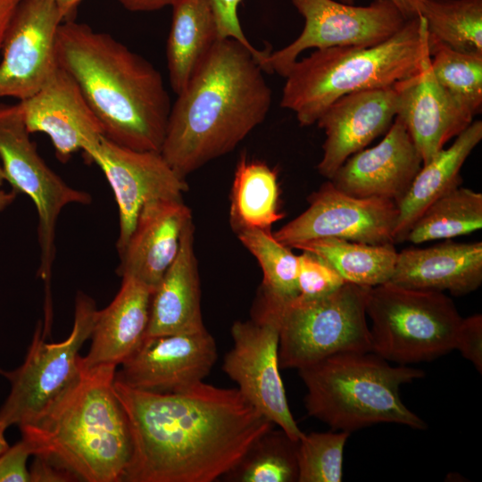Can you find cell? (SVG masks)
I'll return each mask as SVG.
<instances>
[{"instance_id":"cell-1","label":"cell","mask_w":482,"mask_h":482,"mask_svg":"<svg viewBox=\"0 0 482 482\" xmlns=\"http://www.w3.org/2000/svg\"><path fill=\"white\" fill-rule=\"evenodd\" d=\"M113 385L131 439L125 482L215 481L275 426L237 388L203 381L160 394Z\"/></svg>"},{"instance_id":"cell-2","label":"cell","mask_w":482,"mask_h":482,"mask_svg":"<svg viewBox=\"0 0 482 482\" xmlns=\"http://www.w3.org/2000/svg\"><path fill=\"white\" fill-rule=\"evenodd\" d=\"M267 55L219 39L177 94L160 153L181 178L234 150L265 120L272 102L262 68Z\"/></svg>"},{"instance_id":"cell-3","label":"cell","mask_w":482,"mask_h":482,"mask_svg":"<svg viewBox=\"0 0 482 482\" xmlns=\"http://www.w3.org/2000/svg\"><path fill=\"white\" fill-rule=\"evenodd\" d=\"M58 64L75 80L104 136L134 150L161 152L170 100L159 71L112 35L63 21Z\"/></svg>"},{"instance_id":"cell-4","label":"cell","mask_w":482,"mask_h":482,"mask_svg":"<svg viewBox=\"0 0 482 482\" xmlns=\"http://www.w3.org/2000/svg\"><path fill=\"white\" fill-rule=\"evenodd\" d=\"M117 366H81L75 379L30 424L21 427L33 455L86 482H121L129 462L127 416L114 390Z\"/></svg>"},{"instance_id":"cell-5","label":"cell","mask_w":482,"mask_h":482,"mask_svg":"<svg viewBox=\"0 0 482 482\" xmlns=\"http://www.w3.org/2000/svg\"><path fill=\"white\" fill-rule=\"evenodd\" d=\"M430 57L426 22L408 19L391 37L372 46L316 49L297 60L285 76L280 106L311 126L343 96L392 87L418 73Z\"/></svg>"},{"instance_id":"cell-6","label":"cell","mask_w":482,"mask_h":482,"mask_svg":"<svg viewBox=\"0 0 482 482\" xmlns=\"http://www.w3.org/2000/svg\"><path fill=\"white\" fill-rule=\"evenodd\" d=\"M298 372L307 390L308 415L333 430L351 433L378 423L427 428L400 397L403 384L424 377L420 369L392 366L373 352H349L326 357Z\"/></svg>"},{"instance_id":"cell-7","label":"cell","mask_w":482,"mask_h":482,"mask_svg":"<svg viewBox=\"0 0 482 482\" xmlns=\"http://www.w3.org/2000/svg\"><path fill=\"white\" fill-rule=\"evenodd\" d=\"M368 287L345 283L316 299L283 301L260 291L256 302L277 320L280 369H300L333 354L371 352Z\"/></svg>"},{"instance_id":"cell-8","label":"cell","mask_w":482,"mask_h":482,"mask_svg":"<svg viewBox=\"0 0 482 482\" xmlns=\"http://www.w3.org/2000/svg\"><path fill=\"white\" fill-rule=\"evenodd\" d=\"M371 352L401 365L430 361L454 349L461 317L444 293L390 281L369 288Z\"/></svg>"},{"instance_id":"cell-9","label":"cell","mask_w":482,"mask_h":482,"mask_svg":"<svg viewBox=\"0 0 482 482\" xmlns=\"http://www.w3.org/2000/svg\"><path fill=\"white\" fill-rule=\"evenodd\" d=\"M96 312V302L78 293L69 337L59 343H46L38 322L24 362L12 371L0 370L11 383L0 409V421L7 428L32 423L79 375V350L91 336Z\"/></svg>"},{"instance_id":"cell-10","label":"cell","mask_w":482,"mask_h":482,"mask_svg":"<svg viewBox=\"0 0 482 482\" xmlns=\"http://www.w3.org/2000/svg\"><path fill=\"white\" fill-rule=\"evenodd\" d=\"M29 135L18 104H0V163L12 190L27 195L37 209L38 273L46 285V302H51L49 286L58 217L69 204H88L91 196L69 186L46 163Z\"/></svg>"},{"instance_id":"cell-11","label":"cell","mask_w":482,"mask_h":482,"mask_svg":"<svg viewBox=\"0 0 482 482\" xmlns=\"http://www.w3.org/2000/svg\"><path fill=\"white\" fill-rule=\"evenodd\" d=\"M303 17L301 34L289 45L270 52L264 72L285 77L302 52L334 46L367 47L395 35L408 19L390 0L356 6L334 0H291Z\"/></svg>"},{"instance_id":"cell-12","label":"cell","mask_w":482,"mask_h":482,"mask_svg":"<svg viewBox=\"0 0 482 482\" xmlns=\"http://www.w3.org/2000/svg\"><path fill=\"white\" fill-rule=\"evenodd\" d=\"M230 331L233 346L224 357L223 371L249 403L298 441L304 433L289 409L279 373L276 318L255 303L252 318L235 321Z\"/></svg>"},{"instance_id":"cell-13","label":"cell","mask_w":482,"mask_h":482,"mask_svg":"<svg viewBox=\"0 0 482 482\" xmlns=\"http://www.w3.org/2000/svg\"><path fill=\"white\" fill-rule=\"evenodd\" d=\"M309 207L273 233L286 246L325 237L370 245L394 244L398 219L395 203L381 198H360L325 182L308 197Z\"/></svg>"},{"instance_id":"cell-14","label":"cell","mask_w":482,"mask_h":482,"mask_svg":"<svg viewBox=\"0 0 482 482\" xmlns=\"http://www.w3.org/2000/svg\"><path fill=\"white\" fill-rule=\"evenodd\" d=\"M85 154L100 167L113 191L119 212V254L145 203L182 199L188 189L186 179L178 175L160 152L130 149L103 136Z\"/></svg>"},{"instance_id":"cell-15","label":"cell","mask_w":482,"mask_h":482,"mask_svg":"<svg viewBox=\"0 0 482 482\" xmlns=\"http://www.w3.org/2000/svg\"><path fill=\"white\" fill-rule=\"evenodd\" d=\"M64 18L54 0H21L9 25L0 60V98L37 93L58 65L57 32Z\"/></svg>"},{"instance_id":"cell-16","label":"cell","mask_w":482,"mask_h":482,"mask_svg":"<svg viewBox=\"0 0 482 482\" xmlns=\"http://www.w3.org/2000/svg\"><path fill=\"white\" fill-rule=\"evenodd\" d=\"M216 360L215 340L206 328L145 337L116 370L115 379L138 390L176 393L203 382Z\"/></svg>"},{"instance_id":"cell-17","label":"cell","mask_w":482,"mask_h":482,"mask_svg":"<svg viewBox=\"0 0 482 482\" xmlns=\"http://www.w3.org/2000/svg\"><path fill=\"white\" fill-rule=\"evenodd\" d=\"M17 104L28 131L47 135L62 162L104 136L77 83L59 64L37 93Z\"/></svg>"},{"instance_id":"cell-18","label":"cell","mask_w":482,"mask_h":482,"mask_svg":"<svg viewBox=\"0 0 482 482\" xmlns=\"http://www.w3.org/2000/svg\"><path fill=\"white\" fill-rule=\"evenodd\" d=\"M422 165L408 131L395 119L378 145L351 155L329 180L349 195L386 199L397 205Z\"/></svg>"},{"instance_id":"cell-19","label":"cell","mask_w":482,"mask_h":482,"mask_svg":"<svg viewBox=\"0 0 482 482\" xmlns=\"http://www.w3.org/2000/svg\"><path fill=\"white\" fill-rule=\"evenodd\" d=\"M395 116V86L354 92L336 100L316 121L326 136L319 173L330 179L351 155L386 133Z\"/></svg>"},{"instance_id":"cell-20","label":"cell","mask_w":482,"mask_h":482,"mask_svg":"<svg viewBox=\"0 0 482 482\" xmlns=\"http://www.w3.org/2000/svg\"><path fill=\"white\" fill-rule=\"evenodd\" d=\"M395 88V119L408 131L423 164L473 121L474 115L439 84L432 71L430 57L418 73L399 81Z\"/></svg>"},{"instance_id":"cell-21","label":"cell","mask_w":482,"mask_h":482,"mask_svg":"<svg viewBox=\"0 0 482 482\" xmlns=\"http://www.w3.org/2000/svg\"><path fill=\"white\" fill-rule=\"evenodd\" d=\"M192 212L183 199H154L142 207L120 255L117 273L155 289L176 258L182 232Z\"/></svg>"},{"instance_id":"cell-22","label":"cell","mask_w":482,"mask_h":482,"mask_svg":"<svg viewBox=\"0 0 482 482\" xmlns=\"http://www.w3.org/2000/svg\"><path fill=\"white\" fill-rule=\"evenodd\" d=\"M389 281L411 289L470 294L482 283V242L446 239L425 248L403 249L397 253Z\"/></svg>"},{"instance_id":"cell-23","label":"cell","mask_w":482,"mask_h":482,"mask_svg":"<svg viewBox=\"0 0 482 482\" xmlns=\"http://www.w3.org/2000/svg\"><path fill=\"white\" fill-rule=\"evenodd\" d=\"M154 289L138 279L124 276L113 300L97 310L88 353L81 366L88 370L100 365H120L145 337Z\"/></svg>"},{"instance_id":"cell-24","label":"cell","mask_w":482,"mask_h":482,"mask_svg":"<svg viewBox=\"0 0 482 482\" xmlns=\"http://www.w3.org/2000/svg\"><path fill=\"white\" fill-rule=\"evenodd\" d=\"M193 220L188 221L182 232L179 253L154 289L145 337L205 328Z\"/></svg>"},{"instance_id":"cell-25","label":"cell","mask_w":482,"mask_h":482,"mask_svg":"<svg viewBox=\"0 0 482 482\" xmlns=\"http://www.w3.org/2000/svg\"><path fill=\"white\" fill-rule=\"evenodd\" d=\"M481 139L482 122L472 121L456 137L450 147L441 149L422 165L404 197L397 204L395 244L405 240L413 222L431 203L461 186V169Z\"/></svg>"},{"instance_id":"cell-26","label":"cell","mask_w":482,"mask_h":482,"mask_svg":"<svg viewBox=\"0 0 482 482\" xmlns=\"http://www.w3.org/2000/svg\"><path fill=\"white\" fill-rule=\"evenodd\" d=\"M171 7L166 58L170 84L179 94L220 38L211 0H177Z\"/></svg>"},{"instance_id":"cell-27","label":"cell","mask_w":482,"mask_h":482,"mask_svg":"<svg viewBox=\"0 0 482 482\" xmlns=\"http://www.w3.org/2000/svg\"><path fill=\"white\" fill-rule=\"evenodd\" d=\"M230 221L236 232L270 230L281 220L278 172L263 162L240 158L230 197Z\"/></svg>"},{"instance_id":"cell-28","label":"cell","mask_w":482,"mask_h":482,"mask_svg":"<svg viewBox=\"0 0 482 482\" xmlns=\"http://www.w3.org/2000/svg\"><path fill=\"white\" fill-rule=\"evenodd\" d=\"M292 248L321 256L346 282L368 287L390 280L398 253L394 244L370 245L336 237L314 239Z\"/></svg>"},{"instance_id":"cell-29","label":"cell","mask_w":482,"mask_h":482,"mask_svg":"<svg viewBox=\"0 0 482 482\" xmlns=\"http://www.w3.org/2000/svg\"><path fill=\"white\" fill-rule=\"evenodd\" d=\"M482 228V194L461 186L431 203L404 241L421 244L468 235Z\"/></svg>"},{"instance_id":"cell-30","label":"cell","mask_w":482,"mask_h":482,"mask_svg":"<svg viewBox=\"0 0 482 482\" xmlns=\"http://www.w3.org/2000/svg\"><path fill=\"white\" fill-rule=\"evenodd\" d=\"M420 15L429 48L443 44L460 52L482 54V0H425Z\"/></svg>"},{"instance_id":"cell-31","label":"cell","mask_w":482,"mask_h":482,"mask_svg":"<svg viewBox=\"0 0 482 482\" xmlns=\"http://www.w3.org/2000/svg\"><path fill=\"white\" fill-rule=\"evenodd\" d=\"M298 441L273 428L260 436L222 478L234 482H295Z\"/></svg>"},{"instance_id":"cell-32","label":"cell","mask_w":482,"mask_h":482,"mask_svg":"<svg viewBox=\"0 0 482 482\" xmlns=\"http://www.w3.org/2000/svg\"><path fill=\"white\" fill-rule=\"evenodd\" d=\"M237 234L262 269L263 278L261 291L283 301L296 297L298 255L278 242L270 230L245 229Z\"/></svg>"},{"instance_id":"cell-33","label":"cell","mask_w":482,"mask_h":482,"mask_svg":"<svg viewBox=\"0 0 482 482\" xmlns=\"http://www.w3.org/2000/svg\"><path fill=\"white\" fill-rule=\"evenodd\" d=\"M430 66L439 84L474 116L482 109V54L443 44L430 46Z\"/></svg>"},{"instance_id":"cell-34","label":"cell","mask_w":482,"mask_h":482,"mask_svg":"<svg viewBox=\"0 0 482 482\" xmlns=\"http://www.w3.org/2000/svg\"><path fill=\"white\" fill-rule=\"evenodd\" d=\"M351 433L311 432L298 440V482H340L343 456Z\"/></svg>"},{"instance_id":"cell-35","label":"cell","mask_w":482,"mask_h":482,"mask_svg":"<svg viewBox=\"0 0 482 482\" xmlns=\"http://www.w3.org/2000/svg\"><path fill=\"white\" fill-rule=\"evenodd\" d=\"M346 281L336 269L321 256L303 251L298 255V295L302 299H316L326 296Z\"/></svg>"},{"instance_id":"cell-36","label":"cell","mask_w":482,"mask_h":482,"mask_svg":"<svg viewBox=\"0 0 482 482\" xmlns=\"http://www.w3.org/2000/svg\"><path fill=\"white\" fill-rule=\"evenodd\" d=\"M241 1L242 0H211L217 24L219 38L235 39L255 54L264 57L268 51L256 49L249 42L243 32L237 16V7Z\"/></svg>"},{"instance_id":"cell-37","label":"cell","mask_w":482,"mask_h":482,"mask_svg":"<svg viewBox=\"0 0 482 482\" xmlns=\"http://www.w3.org/2000/svg\"><path fill=\"white\" fill-rule=\"evenodd\" d=\"M454 349L472 362L477 370L482 371V315L474 314L462 318L458 328Z\"/></svg>"},{"instance_id":"cell-38","label":"cell","mask_w":482,"mask_h":482,"mask_svg":"<svg viewBox=\"0 0 482 482\" xmlns=\"http://www.w3.org/2000/svg\"><path fill=\"white\" fill-rule=\"evenodd\" d=\"M30 455H33L32 448L22 437L9 447L0 455V482H29L27 461Z\"/></svg>"},{"instance_id":"cell-39","label":"cell","mask_w":482,"mask_h":482,"mask_svg":"<svg viewBox=\"0 0 482 482\" xmlns=\"http://www.w3.org/2000/svg\"><path fill=\"white\" fill-rule=\"evenodd\" d=\"M32 482H64L77 480L67 470L62 468L50 459L36 455L29 470Z\"/></svg>"},{"instance_id":"cell-40","label":"cell","mask_w":482,"mask_h":482,"mask_svg":"<svg viewBox=\"0 0 482 482\" xmlns=\"http://www.w3.org/2000/svg\"><path fill=\"white\" fill-rule=\"evenodd\" d=\"M130 12H153L171 6L177 0H116Z\"/></svg>"},{"instance_id":"cell-41","label":"cell","mask_w":482,"mask_h":482,"mask_svg":"<svg viewBox=\"0 0 482 482\" xmlns=\"http://www.w3.org/2000/svg\"><path fill=\"white\" fill-rule=\"evenodd\" d=\"M21 1L0 0V55L9 25Z\"/></svg>"},{"instance_id":"cell-42","label":"cell","mask_w":482,"mask_h":482,"mask_svg":"<svg viewBox=\"0 0 482 482\" xmlns=\"http://www.w3.org/2000/svg\"><path fill=\"white\" fill-rule=\"evenodd\" d=\"M341 3L353 4L355 0H338ZM402 12L406 19L421 14L425 0H390Z\"/></svg>"},{"instance_id":"cell-43","label":"cell","mask_w":482,"mask_h":482,"mask_svg":"<svg viewBox=\"0 0 482 482\" xmlns=\"http://www.w3.org/2000/svg\"><path fill=\"white\" fill-rule=\"evenodd\" d=\"M59 7L64 21L72 20L80 3L83 0H54Z\"/></svg>"},{"instance_id":"cell-44","label":"cell","mask_w":482,"mask_h":482,"mask_svg":"<svg viewBox=\"0 0 482 482\" xmlns=\"http://www.w3.org/2000/svg\"><path fill=\"white\" fill-rule=\"evenodd\" d=\"M17 192H6L0 188V212L9 206L15 199Z\"/></svg>"},{"instance_id":"cell-45","label":"cell","mask_w":482,"mask_h":482,"mask_svg":"<svg viewBox=\"0 0 482 482\" xmlns=\"http://www.w3.org/2000/svg\"><path fill=\"white\" fill-rule=\"evenodd\" d=\"M6 428L7 427L0 421V455L9 448L8 443L4 436Z\"/></svg>"},{"instance_id":"cell-46","label":"cell","mask_w":482,"mask_h":482,"mask_svg":"<svg viewBox=\"0 0 482 482\" xmlns=\"http://www.w3.org/2000/svg\"><path fill=\"white\" fill-rule=\"evenodd\" d=\"M4 181H6L5 180V176H4L3 168H2L1 163H0V188H1V187L4 184Z\"/></svg>"}]
</instances>
